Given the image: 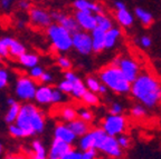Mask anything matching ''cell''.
Segmentation results:
<instances>
[{
	"label": "cell",
	"instance_id": "13",
	"mask_svg": "<svg viewBox=\"0 0 161 159\" xmlns=\"http://www.w3.org/2000/svg\"><path fill=\"white\" fill-rule=\"evenodd\" d=\"M73 147L72 145L68 144L66 141L58 139V138H54L50 145V149L48 151V158L50 159H64L65 155L72 149Z\"/></svg>",
	"mask_w": 161,
	"mask_h": 159
},
{
	"label": "cell",
	"instance_id": "14",
	"mask_svg": "<svg viewBox=\"0 0 161 159\" xmlns=\"http://www.w3.org/2000/svg\"><path fill=\"white\" fill-rule=\"evenodd\" d=\"M75 18L77 23H80V28L85 31H92L94 28L97 27L96 23L95 15H93L92 11H82V10H76Z\"/></svg>",
	"mask_w": 161,
	"mask_h": 159
},
{
	"label": "cell",
	"instance_id": "8",
	"mask_svg": "<svg viewBox=\"0 0 161 159\" xmlns=\"http://www.w3.org/2000/svg\"><path fill=\"white\" fill-rule=\"evenodd\" d=\"M73 38V48L80 55L87 56L93 51V45H92V36L88 35L85 30H80L74 35Z\"/></svg>",
	"mask_w": 161,
	"mask_h": 159
},
{
	"label": "cell",
	"instance_id": "49",
	"mask_svg": "<svg viewBox=\"0 0 161 159\" xmlns=\"http://www.w3.org/2000/svg\"><path fill=\"white\" fill-rule=\"evenodd\" d=\"M0 79L1 80H8L9 79V75H8V72L6 71L5 69H3V68H0Z\"/></svg>",
	"mask_w": 161,
	"mask_h": 159
},
{
	"label": "cell",
	"instance_id": "18",
	"mask_svg": "<svg viewBox=\"0 0 161 159\" xmlns=\"http://www.w3.org/2000/svg\"><path fill=\"white\" fill-rule=\"evenodd\" d=\"M73 6L76 10L92 11V13H104L103 7L100 3H92L90 0H74Z\"/></svg>",
	"mask_w": 161,
	"mask_h": 159
},
{
	"label": "cell",
	"instance_id": "51",
	"mask_svg": "<svg viewBox=\"0 0 161 159\" xmlns=\"http://www.w3.org/2000/svg\"><path fill=\"white\" fill-rule=\"evenodd\" d=\"M115 8L116 10H123V9H126V6L124 3L122 1H115Z\"/></svg>",
	"mask_w": 161,
	"mask_h": 159
},
{
	"label": "cell",
	"instance_id": "4",
	"mask_svg": "<svg viewBox=\"0 0 161 159\" xmlns=\"http://www.w3.org/2000/svg\"><path fill=\"white\" fill-rule=\"evenodd\" d=\"M36 90H37V85L31 77L24 76V77H20L16 82L15 92L17 98H19L20 100L29 101L35 99Z\"/></svg>",
	"mask_w": 161,
	"mask_h": 159
},
{
	"label": "cell",
	"instance_id": "52",
	"mask_svg": "<svg viewBox=\"0 0 161 159\" xmlns=\"http://www.w3.org/2000/svg\"><path fill=\"white\" fill-rule=\"evenodd\" d=\"M7 84H8V80H1L0 79V90L7 87Z\"/></svg>",
	"mask_w": 161,
	"mask_h": 159
},
{
	"label": "cell",
	"instance_id": "11",
	"mask_svg": "<svg viewBox=\"0 0 161 159\" xmlns=\"http://www.w3.org/2000/svg\"><path fill=\"white\" fill-rule=\"evenodd\" d=\"M52 17H53L54 21H56L57 23L63 26L64 28H66L72 35H74L75 33H77V31H80L82 29L80 23L76 20L75 16L73 17V16L65 15V13H59V11H53L52 13Z\"/></svg>",
	"mask_w": 161,
	"mask_h": 159
},
{
	"label": "cell",
	"instance_id": "21",
	"mask_svg": "<svg viewBox=\"0 0 161 159\" xmlns=\"http://www.w3.org/2000/svg\"><path fill=\"white\" fill-rule=\"evenodd\" d=\"M18 61L21 66L26 68H33L38 65L39 62V57L36 54H30V52H24L23 55L18 57Z\"/></svg>",
	"mask_w": 161,
	"mask_h": 159
},
{
	"label": "cell",
	"instance_id": "27",
	"mask_svg": "<svg viewBox=\"0 0 161 159\" xmlns=\"http://www.w3.org/2000/svg\"><path fill=\"white\" fill-rule=\"evenodd\" d=\"M59 115H60V118L63 120H65L66 122L72 121L75 118H77L78 116L77 111L73 107H70V106H65V107L62 108L59 111Z\"/></svg>",
	"mask_w": 161,
	"mask_h": 159
},
{
	"label": "cell",
	"instance_id": "2",
	"mask_svg": "<svg viewBox=\"0 0 161 159\" xmlns=\"http://www.w3.org/2000/svg\"><path fill=\"white\" fill-rule=\"evenodd\" d=\"M98 76L101 81L116 94H126L131 91V82L125 78L120 67L110 65L101 70Z\"/></svg>",
	"mask_w": 161,
	"mask_h": 159
},
{
	"label": "cell",
	"instance_id": "40",
	"mask_svg": "<svg viewBox=\"0 0 161 159\" xmlns=\"http://www.w3.org/2000/svg\"><path fill=\"white\" fill-rule=\"evenodd\" d=\"M97 157V149L96 148H90V149L83 151V159H93Z\"/></svg>",
	"mask_w": 161,
	"mask_h": 159
},
{
	"label": "cell",
	"instance_id": "24",
	"mask_svg": "<svg viewBox=\"0 0 161 159\" xmlns=\"http://www.w3.org/2000/svg\"><path fill=\"white\" fill-rule=\"evenodd\" d=\"M20 108H21V105L17 101L14 105H11V106H9V109L6 112V116H5V121L7 122V124L10 125V124L16 122V120H17V118H18V115H19Z\"/></svg>",
	"mask_w": 161,
	"mask_h": 159
},
{
	"label": "cell",
	"instance_id": "47",
	"mask_svg": "<svg viewBox=\"0 0 161 159\" xmlns=\"http://www.w3.org/2000/svg\"><path fill=\"white\" fill-rule=\"evenodd\" d=\"M52 80H53V76L50 75L49 72H44L43 75H42V77H40L39 81L42 82V84H49V82H52Z\"/></svg>",
	"mask_w": 161,
	"mask_h": 159
},
{
	"label": "cell",
	"instance_id": "54",
	"mask_svg": "<svg viewBox=\"0 0 161 159\" xmlns=\"http://www.w3.org/2000/svg\"><path fill=\"white\" fill-rule=\"evenodd\" d=\"M3 145L0 144V155L3 154Z\"/></svg>",
	"mask_w": 161,
	"mask_h": 159
},
{
	"label": "cell",
	"instance_id": "35",
	"mask_svg": "<svg viewBox=\"0 0 161 159\" xmlns=\"http://www.w3.org/2000/svg\"><path fill=\"white\" fill-rule=\"evenodd\" d=\"M44 69L40 66H35V67L30 68L29 70V77H31L34 80H39L40 77H42V75L44 74Z\"/></svg>",
	"mask_w": 161,
	"mask_h": 159
},
{
	"label": "cell",
	"instance_id": "44",
	"mask_svg": "<svg viewBox=\"0 0 161 159\" xmlns=\"http://www.w3.org/2000/svg\"><path fill=\"white\" fill-rule=\"evenodd\" d=\"M64 77H65V79L69 80V81H72L73 84H74V82H76V81H78V80H80V78H78L73 71H70V70H66Z\"/></svg>",
	"mask_w": 161,
	"mask_h": 159
},
{
	"label": "cell",
	"instance_id": "16",
	"mask_svg": "<svg viewBox=\"0 0 161 159\" xmlns=\"http://www.w3.org/2000/svg\"><path fill=\"white\" fill-rule=\"evenodd\" d=\"M105 30L102 28L96 27L92 30V45H93L94 52H101L102 50L105 49Z\"/></svg>",
	"mask_w": 161,
	"mask_h": 159
},
{
	"label": "cell",
	"instance_id": "29",
	"mask_svg": "<svg viewBox=\"0 0 161 159\" xmlns=\"http://www.w3.org/2000/svg\"><path fill=\"white\" fill-rule=\"evenodd\" d=\"M86 85H84L82 82V80H78V81L74 82L73 84V90H72V95H73L74 97L77 98V99H82L83 97V95L87 91L86 89Z\"/></svg>",
	"mask_w": 161,
	"mask_h": 159
},
{
	"label": "cell",
	"instance_id": "43",
	"mask_svg": "<svg viewBox=\"0 0 161 159\" xmlns=\"http://www.w3.org/2000/svg\"><path fill=\"white\" fill-rule=\"evenodd\" d=\"M10 55L9 49H8L7 46L3 44V41L0 39V58H6Z\"/></svg>",
	"mask_w": 161,
	"mask_h": 159
},
{
	"label": "cell",
	"instance_id": "20",
	"mask_svg": "<svg viewBox=\"0 0 161 159\" xmlns=\"http://www.w3.org/2000/svg\"><path fill=\"white\" fill-rule=\"evenodd\" d=\"M67 126L69 127L70 129H72V131L77 137L84 136V135H86L91 130L88 122L83 119H80V118H75L72 121H68Z\"/></svg>",
	"mask_w": 161,
	"mask_h": 159
},
{
	"label": "cell",
	"instance_id": "12",
	"mask_svg": "<svg viewBox=\"0 0 161 159\" xmlns=\"http://www.w3.org/2000/svg\"><path fill=\"white\" fill-rule=\"evenodd\" d=\"M119 67L122 70V72L124 74L125 78L129 81L132 84L134 80L138 78V76L140 75V68H139L138 62L134 59H131L128 57L120 58V64H119Z\"/></svg>",
	"mask_w": 161,
	"mask_h": 159
},
{
	"label": "cell",
	"instance_id": "19",
	"mask_svg": "<svg viewBox=\"0 0 161 159\" xmlns=\"http://www.w3.org/2000/svg\"><path fill=\"white\" fill-rule=\"evenodd\" d=\"M1 40H3V44L8 47L10 55L14 56V57L18 58L19 56L23 55L24 52H26V47L21 42L18 41V40L14 39V38H11V37H5Z\"/></svg>",
	"mask_w": 161,
	"mask_h": 159
},
{
	"label": "cell",
	"instance_id": "53",
	"mask_svg": "<svg viewBox=\"0 0 161 159\" xmlns=\"http://www.w3.org/2000/svg\"><path fill=\"white\" fill-rule=\"evenodd\" d=\"M16 101H17V100H15L14 98L10 97V98H8V99H7V105H8V106H11V105H14Z\"/></svg>",
	"mask_w": 161,
	"mask_h": 159
},
{
	"label": "cell",
	"instance_id": "1",
	"mask_svg": "<svg viewBox=\"0 0 161 159\" xmlns=\"http://www.w3.org/2000/svg\"><path fill=\"white\" fill-rule=\"evenodd\" d=\"M131 94L148 108H154L161 101V84L151 74H140L131 84Z\"/></svg>",
	"mask_w": 161,
	"mask_h": 159
},
{
	"label": "cell",
	"instance_id": "31",
	"mask_svg": "<svg viewBox=\"0 0 161 159\" xmlns=\"http://www.w3.org/2000/svg\"><path fill=\"white\" fill-rule=\"evenodd\" d=\"M8 131H9V135L11 137H14V138H24V137H26L25 132H24V130L21 129V127L18 126L16 122H14V124H10L9 125V128H8Z\"/></svg>",
	"mask_w": 161,
	"mask_h": 159
},
{
	"label": "cell",
	"instance_id": "10",
	"mask_svg": "<svg viewBox=\"0 0 161 159\" xmlns=\"http://www.w3.org/2000/svg\"><path fill=\"white\" fill-rule=\"evenodd\" d=\"M122 149H123V148L119 144L118 138H115V136H111V135L106 136L104 141L102 142L101 147L98 148L100 151L105 154L106 156L112 157V158H120V157L123 156Z\"/></svg>",
	"mask_w": 161,
	"mask_h": 159
},
{
	"label": "cell",
	"instance_id": "25",
	"mask_svg": "<svg viewBox=\"0 0 161 159\" xmlns=\"http://www.w3.org/2000/svg\"><path fill=\"white\" fill-rule=\"evenodd\" d=\"M136 16L139 18V20L142 23L144 27H150L153 23V16L142 8H136Z\"/></svg>",
	"mask_w": 161,
	"mask_h": 159
},
{
	"label": "cell",
	"instance_id": "9",
	"mask_svg": "<svg viewBox=\"0 0 161 159\" xmlns=\"http://www.w3.org/2000/svg\"><path fill=\"white\" fill-rule=\"evenodd\" d=\"M29 20L34 26L38 28H47L52 25L53 17L47 10L39 7H31L29 9Z\"/></svg>",
	"mask_w": 161,
	"mask_h": 159
},
{
	"label": "cell",
	"instance_id": "7",
	"mask_svg": "<svg viewBox=\"0 0 161 159\" xmlns=\"http://www.w3.org/2000/svg\"><path fill=\"white\" fill-rule=\"evenodd\" d=\"M35 107H36L35 105L30 104V102H26L20 108L19 115H18V118L16 120V124L19 127H21V129L24 130L26 137H31L34 135H36L33 129V127H31V124H30L31 112L35 109Z\"/></svg>",
	"mask_w": 161,
	"mask_h": 159
},
{
	"label": "cell",
	"instance_id": "23",
	"mask_svg": "<svg viewBox=\"0 0 161 159\" xmlns=\"http://www.w3.org/2000/svg\"><path fill=\"white\" fill-rule=\"evenodd\" d=\"M116 20L124 28L131 27L132 23H133V17H132V15L126 9L118 10V13H116Z\"/></svg>",
	"mask_w": 161,
	"mask_h": 159
},
{
	"label": "cell",
	"instance_id": "38",
	"mask_svg": "<svg viewBox=\"0 0 161 159\" xmlns=\"http://www.w3.org/2000/svg\"><path fill=\"white\" fill-rule=\"evenodd\" d=\"M78 117L80 118V119H83V120H85V121H87V122H90V121H92L93 120V114L90 111V110H87V109H80V110H78Z\"/></svg>",
	"mask_w": 161,
	"mask_h": 159
},
{
	"label": "cell",
	"instance_id": "5",
	"mask_svg": "<svg viewBox=\"0 0 161 159\" xmlns=\"http://www.w3.org/2000/svg\"><path fill=\"white\" fill-rule=\"evenodd\" d=\"M106 136H108V134H106L103 128L90 130L86 135L80 137V140L78 142L80 149L82 151H85V150L90 149V148H96L98 150L102 142L106 138Z\"/></svg>",
	"mask_w": 161,
	"mask_h": 159
},
{
	"label": "cell",
	"instance_id": "22",
	"mask_svg": "<svg viewBox=\"0 0 161 159\" xmlns=\"http://www.w3.org/2000/svg\"><path fill=\"white\" fill-rule=\"evenodd\" d=\"M121 36V30L119 28H111L105 33V49L113 48L115 42Z\"/></svg>",
	"mask_w": 161,
	"mask_h": 159
},
{
	"label": "cell",
	"instance_id": "48",
	"mask_svg": "<svg viewBox=\"0 0 161 159\" xmlns=\"http://www.w3.org/2000/svg\"><path fill=\"white\" fill-rule=\"evenodd\" d=\"M140 42H141V46H143L144 48H149L151 46V44H152V40L148 36H143V37H141Z\"/></svg>",
	"mask_w": 161,
	"mask_h": 159
},
{
	"label": "cell",
	"instance_id": "32",
	"mask_svg": "<svg viewBox=\"0 0 161 159\" xmlns=\"http://www.w3.org/2000/svg\"><path fill=\"white\" fill-rule=\"evenodd\" d=\"M65 92H63L62 90L54 89L53 88V97H52V104H62L63 101H65L66 96Z\"/></svg>",
	"mask_w": 161,
	"mask_h": 159
},
{
	"label": "cell",
	"instance_id": "41",
	"mask_svg": "<svg viewBox=\"0 0 161 159\" xmlns=\"http://www.w3.org/2000/svg\"><path fill=\"white\" fill-rule=\"evenodd\" d=\"M118 141L120 144V146L123 148V149H126L130 147V139H129L128 137L124 136V135H121L120 137L118 138Z\"/></svg>",
	"mask_w": 161,
	"mask_h": 159
},
{
	"label": "cell",
	"instance_id": "30",
	"mask_svg": "<svg viewBox=\"0 0 161 159\" xmlns=\"http://www.w3.org/2000/svg\"><path fill=\"white\" fill-rule=\"evenodd\" d=\"M82 100H83L84 104L87 105V106H95V105H97L98 101H100V98L97 97L96 92L92 91V90H90V91L87 90V91L83 95Z\"/></svg>",
	"mask_w": 161,
	"mask_h": 159
},
{
	"label": "cell",
	"instance_id": "39",
	"mask_svg": "<svg viewBox=\"0 0 161 159\" xmlns=\"http://www.w3.org/2000/svg\"><path fill=\"white\" fill-rule=\"evenodd\" d=\"M64 159H83V151H78L76 149H72L65 155Z\"/></svg>",
	"mask_w": 161,
	"mask_h": 159
},
{
	"label": "cell",
	"instance_id": "42",
	"mask_svg": "<svg viewBox=\"0 0 161 159\" xmlns=\"http://www.w3.org/2000/svg\"><path fill=\"white\" fill-rule=\"evenodd\" d=\"M123 111V107L118 102H113L110 108V114L112 115H121V112Z\"/></svg>",
	"mask_w": 161,
	"mask_h": 159
},
{
	"label": "cell",
	"instance_id": "3",
	"mask_svg": "<svg viewBox=\"0 0 161 159\" xmlns=\"http://www.w3.org/2000/svg\"><path fill=\"white\" fill-rule=\"evenodd\" d=\"M47 36L53 47L60 52H66L73 48L72 33L59 23H52L47 27Z\"/></svg>",
	"mask_w": 161,
	"mask_h": 159
},
{
	"label": "cell",
	"instance_id": "45",
	"mask_svg": "<svg viewBox=\"0 0 161 159\" xmlns=\"http://www.w3.org/2000/svg\"><path fill=\"white\" fill-rule=\"evenodd\" d=\"M18 7L19 9L24 10V11H27L31 8V5H30V1L29 0H19L18 1Z\"/></svg>",
	"mask_w": 161,
	"mask_h": 159
},
{
	"label": "cell",
	"instance_id": "17",
	"mask_svg": "<svg viewBox=\"0 0 161 159\" xmlns=\"http://www.w3.org/2000/svg\"><path fill=\"white\" fill-rule=\"evenodd\" d=\"M52 97H53V88L47 85H42L37 87L35 94V101L39 105L52 104Z\"/></svg>",
	"mask_w": 161,
	"mask_h": 159
},
{
	"label": "cell",
	"instance_id": "15",
	"mask_svg": "<svg viewBox=\"0 0 161 159\" xmlns=\"http://www.w3.org/2000/svg\"><path fill=\"white\" fill-rule=\"evenodd\" d=\"M54 138H58V139L72 145L75 142L77 136L72 131V129H70L67 125L58 124L55 127V129H54Z\"/></svg>",
	"mask_w": 161,
	"mask_h": 159
},
{
	"label": "cell",
	"instance_id": "37",
	"mask_svg": "<svg viewBox=\"0 0 161 159\" xmlns=\"http://www.w3.org/2000/svg\"><path fill=\"white\" fill-rule=\"evenodd\" d=\"M131 114L136 118H142L144 115H146V109H144L143 106L136 105V106H134V107L131 109Z\"/></svg>",
	"mask_w": 161,
	"mask_h": 159
},
{
	"label": "cell",
	"instance_id": "50",
	"mask_svg": "<svg viewBox=\"0 0 161 159\" xmlns=\"http://www.w3.org/2000/svg\"><path fill=\"white\" fill-rule=\"evenodd\" d=\"M106 91H108V86H106V85H104L103 82H102V84H101V86H100V88H98V94L105 95Z\"/></svg>",
	"mask_w": 161,
	"mask_h": 159
},
{
	"label": "cell",
	"instance_id": "36",
	"mask_svg": "<svg viewBox=\"0 0 161 159\" xmlns=\"http://www.w3.org/2000/svg\"><path fill=\"white\" fill-rule=\"evenodd\" d=\"M57 65L59 66L60 69L63 70H70L72 69V62H70V60L68 59V58L66 57H58L57 58Z\"/></svg>",
	"mask_w": 161,
	"mask_h": 159
},
{
	"label": "cell",
	"instance_id": "33",
	"mask_svg": "<svg viewBox=\"0 0 161 159\" xmlns=\"http://www.w3.org/2000/svg\"><path fill=\"white\" fill-rule=\"evenodd\" d=\"M86 87L88 88V90H92L94 92H98V88H100L101 84L98 82V80L94 77H87L85 81Z\"/></svg>",
	"mask_w": 161,
	"mask_h": 159
},
{
	"label": "cell",
	"instance_id": "6",
	"mask_svg": "<svg viewBox=\"0 0 161 159\" xmlns=\"http://www.w3.org/2000/svg\"><path fill=\"white\" fill-rule=\"evenodd\" d=\"M102 128L111 136L122 135L126 129V119L121 115H112L105 118L102 124Z\"/></svg>",
	"mask_w": 161,
	"mask_h": 159
},
{
	"label": "cell",
	"instance_id": "34",
	"mask_svg": "<svg viewBox=\"0 0 161 159\" xmlns=\"http://www.w3.org/2000/svg\"><path fill=\"white\" fill-rule=\"evenodd\" d=\"M58 89L62 90L63 92L67 94H72V90H73V82L69 81L67 79H64L63 81H60L58 85Z\"/></svg>",
	"mask_w": 161,
	"mask_h": 159
},
{
	"label": "cell",
	"instance_id": "46",
	"mask_svg": "<svg viewBox=\"0 0 161 159\" xmlns=\"http://www.w3.org/2000/svg\"><path fill=\"white\" fill-rule=\"evenodd\" d=\"M14 3H15V0H0V7L3 10H10Z\"/></svg>",
	"mask_w": 161,
	"mask_h": 159
},
{
	"label": "cell",
	"instance_id": "26",
	"mask_svg": "<svg viewBox=\"0 0 161 159\" xmlns=\"http://www.w3.org/2000/svg\"><path fill=\"white\" fill-rule=\"evenodd\" d=\"M31 148H33L34 158L35 159H45L48 157V152L46 151L45 146L39 140H34L31 142Z\"/></svg>",
	"mask_w": 161,
	"mask_h": 159
},
{
	"label": "cell",
	"instance_id": "28",
	"mask_svg": "<svg viewBox=\"0 0 161 159\" xmlns=\"http://www.w3.org/2000/svg\"><path fill=\"white\" fill-rule=\"evenodd\" d=\"M96 18V23H97V27L102 28L103 30L108 31L111 28H113V23H112V20L108 17H106L104 13H95Z\"/></svg>",
	"mask_w": 161,
	"mask_h": 159
}]
</instances>
